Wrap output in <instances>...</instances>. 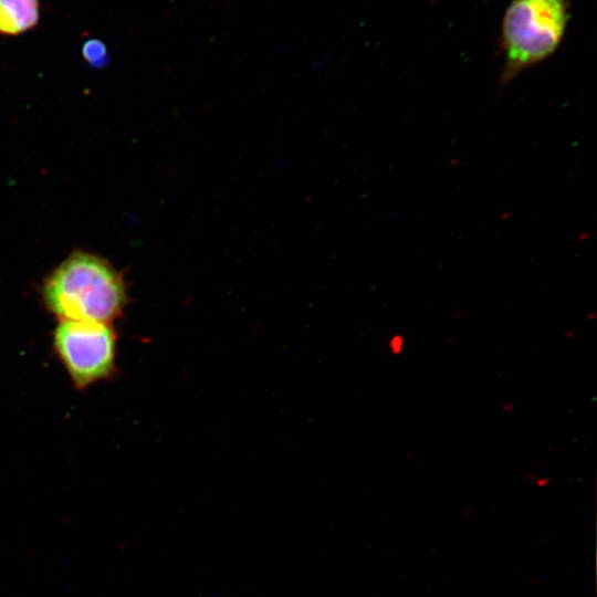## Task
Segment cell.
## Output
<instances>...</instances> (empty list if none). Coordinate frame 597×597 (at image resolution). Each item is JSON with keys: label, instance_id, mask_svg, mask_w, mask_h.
I'll return each mask as SVG.
<instances>
[{"label": "cell", "instance_id": "cell-1", "mask_svg": "<svg viewBox=\"0 0 597 597\" xmlns=\"http://www.w3.org/2000/svg\"><path fill=\"white\" fill-rule=\"evenodd\" d=\"M42 298L60 321L111 323L127 304V290L106 260L74 252L45 279Z\"/></svg>", "mask_w": 597, "mask_h": 597}, {"label": "cell", "instance_id": "cell-2", "mask_svg": "<svg viewBox=\"0 0 597 597\" xmlns=\"http://www.w3.org/2000/svg\"><path fill=\"white\" fill-rule=\"evenodd\" d=\"M568 20L569 0H513L501 27V84L551 56L564 38Z\"/></svg>", "mask_w": 597, "mask_h": 597}, {"label": "cell", "instance_id": "cell-3", "mask_svg": "<svg viewBox=\"0 0 597 597\" xmlns=\"http://www.w3.org/2000/svg\"><path fill=\"white\" fill-rule=\"evenodd\" d=\"M53 345L78 388L107 378L115 367L116 335L109 323L60 321Z\"/></svg>", "mask_w": 597, "mask_h": 597}, {"label": "cell", "instance_id": "cell-4", "mask_svg": "<svg viewBox=\"0 0 597 597\" xmlns=\"http://www.w3.org/2000/svg\"><path fill=\"white\" fill-rule=\"evenodd\" d=\"M39 0H0V33L17 35L39 20Z\"/></svg>", "mask_w": 597, "mask_h": 597}, {"label": "cell", "instance_id": "cell-5", "mask_svg": "<svg viewBox=\"0 0 597 597\" xmlns=\"http://www.w3.org/2000/svg\"><path fill=\"white\" fill-rule=\"evenodd\" d=\"M85 60L93 66H101L107 61V52L103 42L90 40L83 46Z\"/></svg>", "mask_w": 597, "mask_h": 597}, {"label": "cell", "instance_id": "cell-6", "mask_svg": "<svg viewBox=\"0 0 597 597\" xmlns=\"http://www.w3.org/2000/svg\"><path fill=\"white\" fill-rule=\"evenodd\" d=\"M405 336L402 334H394L388 342L390 353L395 356L400 355L405 348Z\"/></svg>", "mask_w": 597, "mask_h": 597}, {"label": "cell", "instance_id": "cell-7", "mask_svg": "<svg viewBox=\"0 0 597 597\" xmlns=\"http://www.w3.org/2000/svg\"><path fill=\"white\" fill-rule=\"evenodd\" d=\"M513 407H514V406H513L512 404H507V405H505V406L503 407V410H504L505 412H511V411L513 410Z\"/></svg>", "mask_w": 597, "mask_h": 597}]
</instances>
